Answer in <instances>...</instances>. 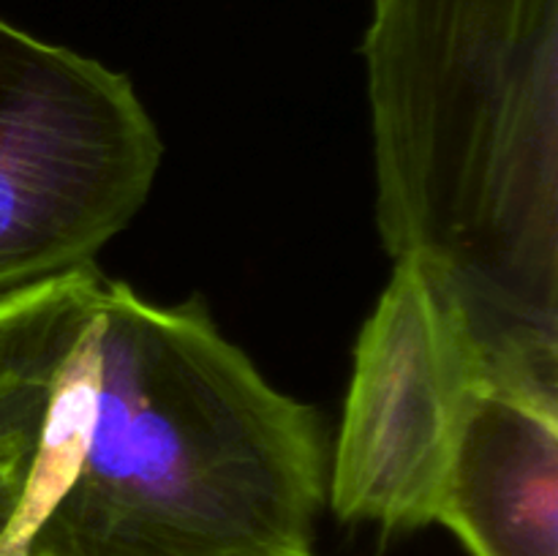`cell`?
Wrapping results in <instances>:
<instances>
[{
    "instance_id": "cell-3",
    "label": "cell",
    "mask_w": 558,
    "mask_h": 556,
    "mask_svg": "<svg viewBox=\"0 0 558 556\" xmlns=\"http://www.w3.org/2000/svg\"><path fill=\"white\" fill-rule=\"evenodd\" d=\"M161 156L129 76L0 20V298L96 265Z\"/></svg>"
},
{
    "instance_id": "cell-1",
    "label": "cell",
    "mask_w": 558,
    "mask_h": 556,
    "mask_svg": "<svg viewBox=\"0 0 558 556\" xmlns=\"http://www.w3.org/2000/svg\"><path fill=\"white\" fill-rule=\"evenodd\" d=\"M322 414L199 300L101 278L60 363L0 556H316Z\"/></svg>"
},
{
    "instance_id": "cell-5",
    "label": "cell",
    "mask_w": 558,
    "mask_h": 556,
    "mask_svg": "<svg viewBox=\"0 0 558 556\" xmlns=\"http://www.w3.org/2000/svg\"><path fill=\"white\" fill-rule=\"evenodd\" d=\"M436 523L472 556H558V412L480 385L458 428Z\"/></svg>"
},
{
    "instance_id": "cell-7",
    "label": "cell",
    "mask_w": 558,
    "mask_h": 556,
    "mask_svg": "<svg viewBox=\"0 0 558 556\" xmlns=\"http://www.w3.org/2000/svg\"><path fill=\"white\" fill-rule=\"evenodd\" d=\"M33 447H36V442L0 452V543H3L11 521H14L16 507H20L27 472H31Z\"/></svg>"
},
{
    "instance_id": "cell-2",
    "label": "cell",
    "mask_w": 558,
    "mask_h": 556,
    "mask_svg": "<svg viewBox=\"0 0 558 556\" xmlns=\"http://www.w3.org/2000/svg\"><path fill=\"white\" fill-rule=\"evenodd\" d=\"M376 221L485 382L558 412V0H374Z\"/></svg>"
},
{
    "instance_id": "cell-8",
    "label": "cell",
    "mask_w": 558,
    "mask_h": 556,
    "mask_svg": "<svg viewBox=\"0 0 558 556\" xmlns=\"http://www.w3.org/2000/svg\"><path fill=\"white\" fill-rule=\"evenodd\" d=\"M27 442H36V434L33 436H0V452L11 450V447L27 445Z\"/></svg>"
},
{
    "instance_id": "cell-6",
    "label": "cell",
    "mask_w": 558,
    "mask_h": 556,
    "mask_svg": "<svg viewBox=\"0 0 558 556\" xmlns=\"http://www.w3.org/2000/svg\"><path fill=\"white\" fill-rule=\"evenodd\" d=\"M101 278L87 265L0 298V436L38 434L60 363Z\"/></svg>"
},
{
    "instance_id": "cell-4",
    "label": "cell",
    "mask_w": 558,
    "mask_h": 556,
    "mask_svg": "<svg viewBox=\"0 0 558 556\" xmlns=\"http://www.w3.org/2000/svg\"><path fill=\"white\" fill-rule=\"evenodd\" d=\"M488 385L461 316L412 262L365 319L327 496L347 523L414 532L439 516L463 412Z\"/></svg>"
}]
</instances>
